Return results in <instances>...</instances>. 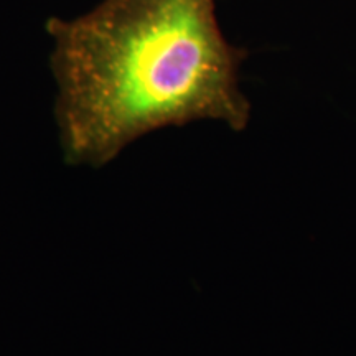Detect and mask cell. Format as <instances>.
Wrapping results in <instances>:
<instances>
[{
    "instance_id": "1",
    "label": "cell",
    "mask_w": 356,
    "mask_h": 356,
    "mask_svg": "<svg viewBox=\"0 0 356 356\" xmlns=\"http://www.w3.org/2000/svg\"><path fill=\"white\" fill-rule=\"evenodd\" d=\"M55 119L65 160L102 167L159 129L218 121L246 129L249 51L226 38L216 0H101L50 17Z\"/></svg>"
}]
</instances>
